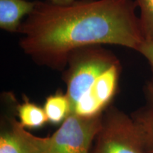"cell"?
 Segmentation results:
<instances>
[{
	"mask_svg": "<svg viewBox=\"0 0 153 153\" xmlns=\"http://www.w3.org/2000/svg\"><path fill=\"white\" fill-rule=\"evenodd\" d=\"M137 8L133 0L35 1L19 28V45L36 64L60 71L79 48L113 45L137 51L145 40Z\"/></svg>",
	"mask_w": 153,
	"mask_h": 153,
	"instance_id": "cell-1",
	"label": "cell"
},
{
	"mask_svg": "<svg viewBox=\"0 0 153 153\" xmlns=\"http://www.w3.org/2000/svg\"><path fill=\"white\" fill-rule=\"evenodd\" d=\"M118 57L103 45L79 48L70 53L62 79L67 86L66 95L71 105V114L79 99L95 80L106 70L119 64Z\"/></svg>",
	"mask_w": 153,
	"mask_h": 153,
	"instance_id": "cell-2",
	"label": "cell"
},
{
	"mask_svg": "<svg viewBox=\"0 0 153 153\" xmlns=\"http://www.w3.org/2000/svg\"><path fill=\"white\" fill-rule=\"evenodd\" d=\"M90 153H145L131 116L116 107L103 114L102 127Z\"/></svg>",
	"mask_w": 153,
	"mask_h": 153,
	"instance_id": "cell-3",
	"label": "cell"
},
{
	"mask_svg": "<svg viewBox=\"0 0 153 153\" xmlns=\"http://www.w3.org/2000/svg\"><path fill=\"white\" fill-rule=\"evenodd\" d=\"M103 114L82 117L71 114L50 136L47 153H90L92 143L102 127Z\"/></svg>",
	"mask_w": 153,
	"mask_h": 153,
	"instance_id": "cell-4",
	"label": "cell"
},
{
	"mask_svg": "<svg viewBox=\"0 0 153 153\" xmlns=\"http://www.w3.org/2000/svg\"><path fill=\"white\" fill-rule=\"evenodd\" d=\"M120 72L121 65L119 63L101 74L76 103L72 114L82 117L102 114L116 95Z\"/></svg>",
	"mask_w": 153,
	"mask_h": 153,
	"instance_id": "cell-5",
	"label": "cell"
},
{
	"mask_svg": "<svg viewBox=\"0 0 153 153\" xmlns=\"http://www.w3.org/2000/svg\"><path fill=\"white\" fill-rule=\"evenodd\" d=\"M49 145L50 136H36L15 119L0 135V153H47Z\"/></svg>",
	"mask_w": 153,
	"mask_h": 153,
	"instance_id": "cell-6",
	"label": "cell"
},
{
	"mask_svg": "<svg viewBox=\"0 0 153 153\" xmlns=\"http://www.w3.org/2000/svg\"><path fill=\"white\" fill-rule=\"evenodd\" d=\"M35 1L0 0V28L11 33H18L24 17L33 11Z\"/></svg>",
	"mask_w": 153,
	"mask_h": 153,
	"instance_id": "cell-7",
	"label": "cell"
},
{
	"mask_svg": "<svg viewBox=\"0 0 153 153\" xmlns=\"http://www.w3.org/2000/svg\"><path fill=\"white\" fill-rule=\"evenodd\" d=\"M144 91L146 102L131 116L138 131L145 153H153V89L146 84Z\"/></svg>",
	"mask_w": 153,
	"mask_h": 153,
	"instance_id": "cell-8",
	"label": "cell"
},
{
	"mask_svg": "<svg viewBox=\"0 0 153 153\" xmlns=\"http://www.w3.org/2000/svg\"><path fill=\"white\" fill-rule=\"evenodd\" d=\"M43 109L49 122L62 124L71 114V105L66 94L57 92L47 97Z\"/></svg>",
	"mask_w": 153,
	"mask_h": 153,
	"instance_id": "cell-9",
	"label": "cell"
},
{
	"mask_svg": "<svg viewBox=\"0 0 153 153\" xmlns=\"http://www.w3.org/2000/svg\"><path fill=\"white\" fill-rule=\"evenodd\" d=\"M17 113L19 122L28 128H38L48 121L43 108L28 101L17 106Z\"/></svg>",
	"mask_w": 153,
	"mask_h": 153,
	"instance_id": "cell-10",
	"label": "cell"
},
{
	"mask_svg": "<svg viewBox=\"0 0 153 153\" xmlns=\"http://www.w3.org/2000/svg\"><path fill=\"white\" fill-rule=\"evenodd\" d=\"M140 9V23L145 40L153 41V0H135Z\"/></svg>",
	"mask_w": 153,
	"mask_h": 153,
	"instance_id": "cell-11",
	"label": "cell"
},
{
	"mask_svg": "<svg viewBox=\"0 0 153 153\" xmlns=\"http://www.w3.org/2000/svg\"><path fill=\"white\" fill-rule=\"evenodd\" d=\"M137 51L146 59L148 64L150 65L152 76V79L147 83V85H148L153 89V41L145 40Z\"/></svg>",
	"mask_w": 153,
	"mask_h": 153,
	"instance_id": "cell-12",
	"label": "cell"
},
{
	"mask_svg": "<svg viewBox=\"0 0 153 153\" xmlns=\"http://www.w3.org/2000/svg\"><path fill=\"white\" fill-rule=\"evenodd\" d=\"M49 1L53 4H55L66 5L72 3L75 0H49Z\"/></svg>",
	"mask_w": 153,
	"mask_h": 153,
	"instance_id": "cell-13",
	"label": "cell"
}]
</instances>
